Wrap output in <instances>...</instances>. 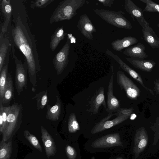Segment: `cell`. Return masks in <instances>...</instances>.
Listing matches in <instances>:
<instances>
[{
	"instance_id": "obj_28",
	"label": "cell",
	"mask_w": 159,
	"mask_h": 159,
	"mask_svg": "<svg viewBox=\"0 0 159 159\" xmlns=\"http://www.w3.org/2000/svg\"><path fill=\"white\" fill-rule=\"evenodd\" d=\"M12 151V139L7 142L2 140L0 143V159H10Z\"/></svg>"
},
{
	"instance_id": "obj_27",
	"label": "cell",
	"mask_w": 159,
	"mask_h": 159,
	"mask_svg": "<svg viewBox=\"0 0 159 159\" xmlns=\"http://www.w3.org/2000/svg\"><path fill=\"white\" fill-rule=\"evenodd\" d=\"M14 95L13 78L10 74H8L4 96L2 101L3 104L9 103Z\"/></svg>"
},
{
	"instance_id": "obj_26",
	"label": "cell",
	"mask_w": 159,
	"mask_h": 159,
	"mask_svg": "<svg viewBox=\"0 0 159 159\" xmlns=\"http://www.w3.org/2000/svg\"><path fill=\"white\" fill-rule=\"evenodd\" d=\"M67 33L65 32L63 26L56 29L52 35L50 41V48L52 51H54L61 41L64 39Z\"/></svg>"
},
{
	"instance_id": "obj_8",
	"label": "cell",
	"mask_w": 159,
	"mask_h": 159,
	"mask_svg": "<svg viewBox=\"0 0 159 159\" xmlns=\"http://www.w3.org/2000/svg\"><path fill=\"white\" fill-rule=\"evenodd\" d=\"M117 82L121 89H123L127 97L132 100H135L140 95V90L137 86L121 70L116 74Z\"/></svg>"
},
{
	"instance_id": "obj_30",
	"label": "cell",
	"mask_w": 159,
	"mask_h": 159,
	"mask_svg": "<svg viewBox=\"0 0 159 159\" xmlns=\"http://www.w3.org/2000/svg\"><path fill=\"white\" fill-rule=\"evenodd\" d=\"M47 90L43 91L35 94L32 98L33 99L36 100V106L38 110L43 109L47 105L48 101Z\"/></svg>"
},
{
	"instance_id": "obj_9",
	"label": "cell",
	"mask_w": 159,
	"mask_h": 159,
	"mask_svg": "<svg viewBox=\"0 0 159 159\" xmlns=\"http://www.w3.org/2000/svg\"><path fill=\"white\" fill-rule=\"evenodd\" d=\"M70 43V40L68 38L64 46L53 59L54 66L58 74L63 72L69 63Z\"/></svg>"
},
{
	"instance_id": "obj_36",
	"label": "cell",
	"mask_w": 159,
	"mask_h": 159,
	"mask_svg": "<svg viewBox=\"0 0 159 159\" xmlns=\"http://www.w3.org/2000/svg\"><path fill=\"white\" fill-rule=\"evenodd\" d=\"M3 103L1 100H0V131L2 134L3 127Z\"/></svg>"
},
{
	"instance_id": "obj_25",
	"label": "cell",
	"mask_w": 159,
	"mask_h": 159,
	"mask_svg": "<svg viewBox=\"0 0 159 159\" xmlns=\"http://www.w3.org/2000/svg\"><path fill=\"white\" fill-rule=\"evenodd\" d=\"M67 159H82L81 151L77 142L72 141L71 144H66L65 147Z\"/></svg>"
},
{
	"instance_id": "obj_22",
	"label": "cell",
	"mask_w": 159,
	"mask_h": 159,
	"mask_svg": "<svg viewBox=\"0 0 159 159\" xmlns=\"http://www.w3.org/2000/svg\"><path fill=\"white\" fill-rule=\"evenodd\" d=\"M144 40L153 49L159 48V37L156 34L149 25L145 28H142Z\"/></svg>"
},
{
	"instance_id": "obj_21",
	"label": "cell",
	"mask_w": 159,
	"mask_h": 159,
	"mask_svg": "<svg viewBox=\"0 0 159 159\" xmlns=\"http://www.w3.org/2000/svg\"><path fill=\"white\" fill-rule=\"evenodd\" d=\"M91 111L94 113H98L99 108L102 105L105 109L107 111L106 107L104 95V88H100L91 101Z\"/></svg>"
},
{
	"instance_id": "obj_39",
	"label": "cell",
	"mask_w": 159,
	"mask_h": 159,
	"mask_svg": "<svg viewBox=\"0 0 159 159\" xmlns=\"http://www.w3.org/2000/svg\"><path fill=\"white\" fill-rule=\"evenodd\" d=\"M155 88L157 91L159 93V83L156 82L155 83Z\"/></svg>"
},
{
	"instance_id": "obj_29",
	"label": "cell",
	"mask_w": 159,
	"mask_h": 159,
	"mask_svg": "<svg viewBox=\"0 0 159 159\" xmlns=\"http://www.w3.org/2000/svg\"><path fill=\"white\" fill-rule=\"evenodd\" d=\"M9 58L6 60L5 65L0 73V100L3 97L7 77L8 67Z\"/></svg>"
},
{
	"instance_id": "obj_24",
	"label": "cell",
	"mask_w": 159,
	"mask_h": 159,
	"mask_svg": "<svg viewBox=\"0 0 159 159\" xmlns=\"http://www.w3.org/2000/svg\"><path fill=\"white\" fill-rule=\"evenodd\" d=\"M57 100L55 104L51 107L48 105L46 117L51 120L56 121L59 119L61 113L62 103L61 100L58 96H56Z\"/></svg>"
},
{
	"instance_id": "obj_13",
	"label": "cell",
	"mask_w": 159,
	"mask_h": 159,
	"mask_svg": "<svg viewBox=\"0 0 159 159\" xmlns=\"http://www.w3.org/2000/svg\"><path fill=\"white\" fill-rule=\"evenodd\" d=\"M111 75L109 82L107 92V109L109 113L113 112H116L120 108V104L119 100L114 96L113 89L114 85V68L111 66Z\"/></svg>"
},
{
	"instance_id": "obj_23",
	"label": "cell",
	"mask_w": 159,
	"mask_h": 159,
	"mask_svg": "<svg viewBox=\"0 0 159 159\" xmlns=\"http://www.w3.org/2000/svg\"><path fill=\"white\" fill-rule=\"evenodd\" d=\"M138 39L135 37L127 36L122 39H117L113 41L111 44L113 49L116 51H120L123 49L128 48L136 43Z\"/></svg>"
},
{
	"instance_id": "obj_32",
	"label": "cell",
	"mask_w": 159,
	"mask_h": 159,
	"mask_svg": "<svg viewBox=\"0 0 159 159\" xmlns=\"http://www.w3.org/2000/svg\"><path fill=\"white\" fill-rule=\"evenodd\" d=\"M146 4L143 11L159 13V4L151 0H139Z\"/></svg>"
},
{
	"instance_id": "obj_3",
	"label": "cell",
	"mask_w": 159,
	"mask_h": 159,
	"mask_svg": "<svg viewBox=\"0 0 159 159\" xmlns=\"http://www.w3.org/2000/svg\"><path fill=\"white\" fill-rule=\"evenodd\" d=\"M130 115H123L116 112L109 113L108 115L101 120L89 129L83 133L84 137L89 139L94 137L111 132V129L126 120Z\"/></svg>"
},
{
	"instance_id": "obj_6",
	"label": "cell",
	"mask_w": 159,
	"mask_h": 159,
	"mask_svg": "<svg viewBox=\"0 0 159 159\" xmlns=\"http://www.w3.org/2000/svg\"><path fill=\"white\" fill-rule=\"evenodd\" d=\"M93 11L102 19L117 28L128 30L132 28L130 22L124 16L125 13L122 11H115L102 9H95Z\"/></svg>"
},
{
	"instance_id": "obj_31",
	"label": "cell",
	"mask_w": 159,
	"mask_h": 159,
	"mask_svg": "<svg viewBox=\"0 0 159 159\" xmlns=\"http://www.w3.org/2000/svg\"><path fill=\"white\" fill-rule=\"evenodd\" d=\"M25 138L34 148L40 152L43 151L41 146L37 138L27 130L24 131Z\"/></svg>"
},
{
	"instance_id": "obj_37",
	"label": "cell",
	"mask_w": 159,
	"mask_h": 159,
	"mask_svg": "<svg viewBox=\"0 0 159 159\" xmlns=\"http://www.w3.org/2000/svg\"><path fill=\"white\" fill-rule=\"evenodd\" d=\"M133 110L132 109L120 108L116 112L118 113L123 115H130L132 113Z\"/></svg>"
},
{
	"instance_id": "obj_12",
	"label": "cell",
	"mask_w": 159,
	"mask_h": 159,
	"mask_svg": "<svg viewBox=\"0 0 159 159\" xmlns=\"http://www.w3.org/2000/svg\"><path fill=\"white\" fill-rule=\"evenodd\" d=\"M148 141V134L145 129L141 128L138 130L135 133L133 152L135 159L146 147Z\"/></svg>"
},
{
	"instance_id": "obj_35",
	"label": "cell",
	"mask_w": 159,
	"mask_h": 159,
	"mask_svg": "<svg viewBox=\"0 0 159 159\" xmlns=\"http://www.w3.org/2000/svg\"><path fill=\"white\" fill-rule=\"evenodd\" d=\"M109 159H126L123 151L111 154Z\"/></svg>"
},
{
	"instance_id": "obj_17",
	"label": "cell",
	"mask_w": 159,
	"mask_h": 159,
	"mask_svg": "<svg viewBox=\"0 0 159 159\" xmlns=\"http://www.w3.org/2000/svg\"><path fill=\"white\" fill-rule=\"evenodd\" d=\"M67 129L69 133L71 135L70 138L72 141L78 142L80 136L84 132L77 121L75 114L73 113L69 116Z\"/></svg>"
},
{
	"instance_id": "obj_19",
	"label": "cell",
	"mask_w": 159,
	"mask_h": 159,
	"mask_svg": "<svg viewBox=\"0 0 159 159\" xmlns=\"http://www.w3.org/2000/svg\"><path fill=\"white\" fill-rule=\"evenodd\" d=\"M145 50L144 45L139 43L135 45L127 48L123 51V53L132 58L143 59L148 57L145 52Z\"/></svg>"
},
{
	"instance_id": "obj_1",
	"label": "cell",
	"mask_w": 159,
	"mask_h": 159,
	"mask_svg": "<svg viewBox=\"0 0 159 159\" xmlns=\"http://www.w3.org/2000/svg\"><path fill=\"white\" fill-rule=\"evenodd\" d=\"M12 24L7 32L10 40L23 54L28 66L30 80L35 86L36 73L40 71L35 36L28 23V14L22 0H11Z\"/></svg>"
},
{
	"instance_id": "obj_2",
	"label": "cell",
	"mask_w": 159,
	"mask_h": 159,
	"mask_svg": "<svg viewBox=\"0 0 159 159\" xmlns=\"http://www.w3.org/2000/svg\"><path fill=\"white\" fill-rule=\"evenodd\" d=\"M124 133L116 130L88 139L84 149L91 153L106 152L112 154L123 151L127 145Z\"/></svg>"
},
{
	"instance_id": "obj_34",
	"label": "cell",
	"mask_w": 159,
	"mask_h": 159,
	"mask_svg": "<svg viewBox=\"0 0 159 159\" xmlns=\"http://www.w3.org/2000/svg\"><path fill=\"white\" fill-rule=\"evenodd\" d=\"M10 107V106L3 107V124L2 127V132L6 125L7 117Z\"/></svg>"
},
{
	"instance_id": "obj_33",
	"label": "cell",
	"mask_w": 159,
	"mask_h": 159,
	"mask_svg": "<svg viewBox=\"0 0 159 159\" xmlns=\"http://www.w3.org/2000/svg\"><path fill=\"white\" fill-rule=\"evenodd\" d=\"M54 0H37L32 1L30 7L32 9L45 8L53 2Z\"/></svg>"
},
{
	"instance_id": "obj_14",
	"label": "cell",
	"mask_w": 159,
	"mask_h": 159,
	"mask_svg": "<svg viewBox=\"0 0 159 159\" xmlns=\"http://www.w3.org/2000/svg\"><path fill=\"white\" fill-rule=\"evenodd\" d=\"M77 27L81 34L89 40L93 38V34L96 29L89 17L86 14L81 15L78 22Z\"/></svg>"
},
{
	"instance_id": "obj_7",
	"label": "cell",
	"mask_w": 159,
	"mask_h": 159,
	"mask_svg": "<svg viewBox=\"0 0 159 159\" xmlns=\"http://www.w3.org/2000/svg\"><path fill=\"white\" fill-rule=\"evenodd\" d=\"M11 50L13 58L15 64V86L18 95L27 87L28 66L25 60L24 62L18 59L15 53V45L11 42Z\"/></svg>"
},
{
	"instance_id": "obj_38",
	"label": "cell",
	"mask_w": 159,
	"mask_h": 159,
	"mask_svg": "<svg viewBox=\"0 0 159 159\" xmlns=\"http://www.w3.org/2000/svg\"><path fill=\"white\" fill-rule=\"evenodd\" d=\"M97 1L102 3L104 7H111L114 3V0H97Z\"/></svg>"
},
{
	"instance_id": "obj_15",
	"label": "cell",
	"mask_w": 159,
	"mask_h": 159,
	"mask_svg": "<svg viewBox=\"0 0 159 159\" xmlns=\"http://www.w3.org/2000/svg\"><path fill=\"white\" fill-rule=\"evenodd\" d=\"M0 33V73L3 67L6 59L9 57L11 49V43L8 34Z\"/></svg>"
},
{
	"instance_id": "obj_4",
	"label": "cell",
	"mask_w": 159,
	"mask_h": 159,
	"mask_svg": "<svg viewBox=\"0 0 159 159\" xmlns=\"http://www.w3.org/2000/svg\"><path fill=\"white\" fill-rule=\"evenodd\" d=\"M86 1V0H64L61 1L50 18V24L71 19Z\"/></svg>"
},
{
	"instance_id": "obj_20",
	"label": "cell",
	"mask_w": 159,
	"mask_h": 159,
	"mask_svg": "<svg viewBox=\"0 0 159 159\" xmlns=\"http://www.w3.org/2000/svg\"><path fill=\"white\" fill-rule=\"evenodd\" d=\"M126 60L133 66L143 71H151L156 64L155 62L152 60L125 57Z\"/></svg>"
},
{
	"instance_id": "obj_18",
	"label": "cell",
	"mask_w": 159,
	"mask_h": 159,
	"mask_svg": "<svg viewBox=\"0 0 159 159\" xmlns=\"http://www.w3.org/2000/svg\"><path fill=\"white\" fill-rule=\"evenodd\" d=\"M106 53L113 58L119 64L120 67L126 72L135 80L146 88L143 80L139 74L124 62L117 55L114 54L109 49L106 50Z\"/></svg>"
},
{
	"instance_id": "obj_5",
	"label": "cell",
	"mask_w": 159,
	"mask_h": 159,
	"mask_svg": "<svg viewBox=\"0 0 159 159\" xmlns=\"http://www.w3.org/2000/svg\"><path fill=\"white\" fill-rule=\"evenodd\" d=\"M22 119V106L15 102L10 106L6 125L2 134V140L7 142L12 139L20 128Z\"/></svg>"
},
{
	"instance_id": "obj_16",
	"label": "cell",
	"mask_w": 159,
	"mask_h": 159,
	"mask_svg": "<svg viewBox=\"0 0 159 159\" xmlns=\"http://www.w3.org/2000/svg\"><path fill=\"white\" fill-rule=\"evenodd\" d=\"M41 139L44 147L47 157L49 158L54 156L57 152L55 141L47 130L43 126H40Z\"/></svg>"
},
{
	"instance_id": "obj_10",
	"label": "cell",
	"mask_w": 159,
	"mask_h": 159,
	"mask_svg": "<svg viewBox=\"0 0 159 159\" xmlns=\"http://www.w3.org/2000/svg\"><path fill=\"white\" fill-rule=\"evenodd\" d=\"M1 11L3 21L1 23L0 32L7 33L11 26L12 7L10 0H0Z\"/></svg>"
},
{
	"instance_id": "obj_11",
	"label": "cell",
	"mask_w": 159,
	"mask_h": 159,
	"mask_svg": "<svg viewBox=\"0 0 159 159\" xmlns=\"http://www.w3.org/2000/svg\"><path fill=\"white\" fill-rule=\"evenodd\" d=\"M124 9L126 12L130 15L134 20L136 19L142 27L145 29L149 24L144 18L143 11L131 0H125Z\"/></svg>"
},
{
	"instance_id": "obj_40",
	"label": "cell",
	"mask_w": 159,
	"mask_h": 159,
	"mask_svg": "<svg viewBox=\"0 0 159 159\" xmlns=\"http://www.w3.org/2000/svg\"><path fill=\"white\" fill-rule=\"evenodd\" d=\"M157 25L159 28V23L157 24Z\"/></svg>"
}]
</instances>
